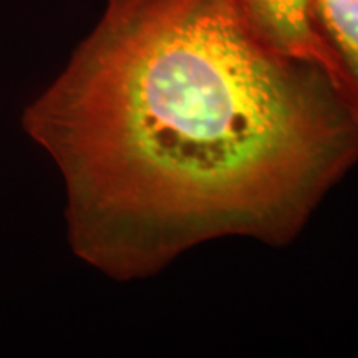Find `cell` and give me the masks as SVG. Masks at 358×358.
<instances>
[{"mask_svg": "<svg viewBox=\"0 0 358 358\" xmlns=\"http://www.w3.org/2000/svg\"><path fill=\"white\" fill-rule=\"evenodd\" d=\"M22 124L64 179L73 254L118 282L213 241L285 248L358 163L332 77L274 50L244 0L105 8Z\"/></svg>", "mask_w": 358, "mask_h": 358, "instance_id": "1", "label": "cell"}, {"mask_svg": "<svg viewBox=\"0 0 358 358\" xmlns=\"http://www.w3.org/2000/svg\"><path fill=\"white\" fill-rule=\"evenodd\" d=\"M315 3L317 0H244L250 24L274 50L327 70Z\"/></svg>", "mask_w": 358, "mask_h": 358, "instance_id": "2", "label": "cell"}, {"mask_svg": "<svg viewBox=\"0 0 358 358\" xmlns=\"http://www.w3.org/2000/svg\"><path fill=\"white\" fill-rule=\"evenodd\" d=\"M128 2H131V0H106L105 8H118V7L127 6Z\"/></svg>", "mask_w": 358, "mask_h": 358, "instance_id": "4", "label": "cell"}, {"mask_svg": "<svg viewBox=\"0 0 358 358\" xmlns=\"http://www.w3.org/2000/svg\"><path fill=\"white\" fill-rule=\"evenodd\" d=\"M327 71L358 120V0H317Z\"/></svg>", "mask_w": 358, "mask_h": 358, "instance_id": "3", "label": "cell"}]
</instances>
